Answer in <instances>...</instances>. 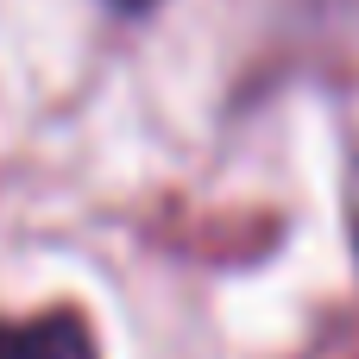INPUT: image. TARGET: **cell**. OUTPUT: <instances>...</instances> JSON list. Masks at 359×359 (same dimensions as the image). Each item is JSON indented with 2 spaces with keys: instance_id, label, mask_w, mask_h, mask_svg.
<instances>
[{
  "instance_id": "obj_1",
  "label": "cell",
  "mask_w": 359,
  "mask_h": 359,
  "mask_svg": "<svg viewBox=\"0 0 359 359\" xmlns=\"http://www.w3.org/2000/svg\"><path fill=\"white\" fill-rule=\"evenodd\" d=\"M0 359H101V341L82 309L0 316Z\"/></svg>"
},
{
  "instance_id": "obj_3",
  "label": "cell",
  "mask_w": 359,
  "mask_h": 359,
  "mask_svg": "<svg viewBox=\"0 0 359 359\" xmlns=\"http://www.w3.org/2000/svg\"><path fill=\"white\" fill-rule=\"evenodd\" d=\"M353 265H359V221H353Z\"/></svg>"
},
{
  "instance_id": "obj_2",
  "label": "cell",
  "mask_w": 359,
  "mask_h": 359,
  "mask_svg": "<svg viewBox=\"0 0 359 359\" xmlns=\"http://www.w3.org/2000/svg\"><path fill=\"white\" fill-rule=\"evenodd\" d=\"M107 6H114V13H151L158 0H107Z\"/></svg>"
}]
</instances>
